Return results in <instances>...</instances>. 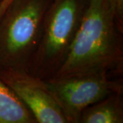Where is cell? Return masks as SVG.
<instances>
[{
	"mask_svg": "<svg viewBox=\"0 0 123 123\" xmlns=\"http://www.w3.org/2000/svg\"><path fill=\"white\" fill-rule=\"evenodd\" d=\"M87 6L81 0L51 2L28 73L44 80L53 77L66 60Z\"/></svg>",
	"mask_w": 123,
	"mask_h": 123,
	"instance_id": "3957f363",
	"label": "cell"
},
{
	"mask_svg": "<svg viewBox=\"0 0 123 123\" xmlns=\"http://www.w3.org/2000/svg\"><path fill=\"white\" fill-rule=\"evenodd\" d=\"M0 78L30 110L37 123H68L44 79L10 69L0 70Z\"/></svg>",
	"mask_w": 123,
	"mask_h": 123,
	"instance_id": "5b68a950",
	"label": "cell"
},
{
	"mask_svg": "<svg viewBox=\"0 0 123 123\" xmlns=\"http://www.w3.org/2000/svg\"><path fill=\"white\" fill-rule=\"evenodd\" d=\"M123 33L105 0H89L66 60L53 77L122 74Z\"/></svg>",
	"mask_w": 123,
	"mask_h": 123,
	"instance_id": "6da1fadb",
	"label": "cell"
},
{
	"mask_svg": "<svg viewBox=\"0 0 123 123\" xmlns=\"http://www.w3.org/2000/svg\"><path fill=\"white\" fill-rule=\"evenodd\" d=\"M123 92H115L88 107L81 113V123H123Z\"/></svg>",
	"mask_w": 123,
	"mask_h": 123,
	"instance_id": "8992f818",
	"label": "cell"
},
{
	"mask_svg": "<svg viewBox=\"0 0 123 123\" xmlns=\"http://www.w3.org/2000/svg\"></svg>",
	"mask_w": 123,
	"mask_h": 123,
	"instance_id": "30bf717a",
	"label": "cell"
},
{
	"mask_svg": "<svg viewBox=\"0 0 123 123\" xmlns=\"http://www.w3.org/2000/svg\"><path fill=\"white\" fill-rule=\"evenodd\" d=\"M0 123H37L30 110L1 78Z\"/></svg>",
	"mask_w": 123,
	"mask_h": 123,
	"instance_id": "52a82bcc",
	"label": "cell"
},
{
	"mask_svg": "<svg viewBox=\"0 0 123 123\" xmlns=\"http://www.w3.org/2000/svg\"><path fill=\"white\" fill-rule=\"evenodd\" d=\"M120 29L123 31V0H105Z\"/></svg>",
	"mask_w": 123,
	"mask_h": 123,
	"instance_id": "ba28073f",
	"label": "cell"
},
{
	"mask_svg": "<svg viewBox=\"0 0 123 123\" xmlns=\"http://www.w3.org/2000/svg\"><path fill=\"white\" fill-rule=\"evenodd\" d=\"M49 0H14L0 17V70L27 71L39 43Z\"/></svg>",
	"mask_w": 123,
	"mask_h": 123,
	"instance_id": "7a4b0ae2",
	"label": "cell"
},
{
	"mask_svg": "<svg viewBox=\"0 0 123 123\" xmlns=\"http://www.w3.org/2000/svg\"><path fill=\"white\" fill-rule=\"evenodd\" d=\"M68 123H79L86 108L115 92H123V81L110 73L53 77L44 80Z\"/></svg>",
	"mask_w": 123,
	"mask_h": 123,
	"instance_id": "277c9868",
	"label": "cell"
},
{
	"mask_svg": "<svg viewBox=\"0 0 123 123\" xmlns=\"http://www.w3.org/2000/svg\"><path fill=\"white\" fill-rule=\"evenodd\" d=\"M14 0H1L0 1V17L4 13L6 10Z\"/></svg>",
	"mask_w": 123,
	"mask_h": 123,
	"instance_id": "9c48e42d",
	"label": "cell"
}]
</instances>
